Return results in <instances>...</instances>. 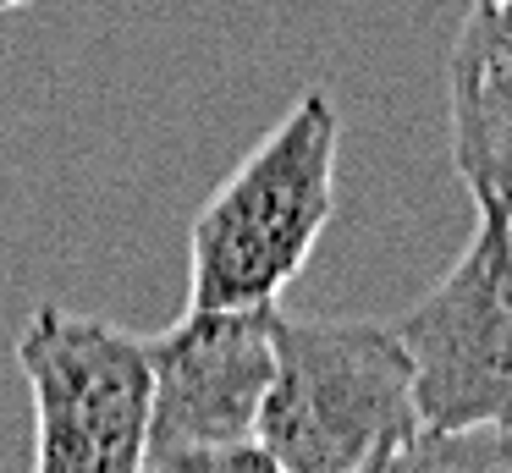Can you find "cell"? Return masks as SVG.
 I'll return each mask as SVG.
<instances>
[{
	"mask_svg": "<svg viewBox=\"0 0 512 473\" xmlns=\"http://www.w3.org/2000/svg\"><path fill=\"white\" fill-rule=\"evenodd\" d=\"M342 116L325 88L237 160L188 226V308H276L336 215Z\"/></svg>",
	"mask_w": 512,
	"mask_h": 473,
	"instance_id": "cell-1",
	"label": "cell"
},
{
	"mask_svg": "<svg viewBox=\"0 0 512 473\" xmlns=\"http://www.w3.org/2000/svg\"><path fill=\"white\" fill-rule=\"evenodd\" d=\"M452 165L474 209L512 215V0H468L446 61Z\"/></svg>",
	"mask_w": 512,
	"mask_h": 473,
	"instance_id": "cell-6",
	"label": "cell"
},
{
	"mask_svg": "<svg viewBox=\"0 0 512 473\" xmlns=\"http://www.w3.org/2000/svg\"><path fill=\"white\" fill-rule=\"evenodd\" d=\"M413 424V358L397 325L276 314V380L259 440L292 473H347Z\"/></svg>",
	"mask_w": 512,
	"mask_h": 473,
	"instance_id": "cell-2",
	"label": "cell"
},
{
	"mask_svg": "<svg viewBox=\"0 0 512 473\" xmlns=\"http://www.w3.org/2000/svg\"><path fill=\"white\" fill-rule=\"evenodd\" d=\"M12 358L34 396V473H149V336L39 303Z\"/></svg>",
	"mask_w": 512,
	"mask_h": 473,
	"instance_id": "cell-3",
	"label": "cell"
},
{
	"mask_svg": "<svg viewBox=\"0 0 512 473\" xmlns=\"http://www.w3.org/2000/svg\"><path fill=\"white\" fill-rule=\"evenodd\" d=\"M386 457H391V451H375L369 462H358V468H347V473H386Z\"/></svg>",
	"mask_w": 512,
	"mask_h": 473,
	"instance_id": "cell-9",
	"label": "cell"
},
{
	"mask_svg": "<svg viewBox=\"0 0 512 473\" xmlns=\"http://www.w3.org/2000/svg\"><path fill=\"white\" fill-rule=\"evenodd\" d=\"M276 308H188L149 336V473L193 446L259 435L276 380Z\"/></svg>",
	"mask_w": 512,
	"mask_h": 473,
	"instance_id": "cell-5",
	"label": "cell"
},
{
	"mask_svg": "<svg viewBox=\"0 0 512 473\" xmlns=\"http://www.w3.org/2000/svg\"><path fill=\"white\" fill-rule=\"evenodd\" d=\"M155 473H292L259 435L248 440H221V446H193L182 457L160 462Z\"/></svg>",
	"mask_w": 512,
	"mask_h": 473,
	"instance_id": "cell-8",
	"label": "cell"
},
{
	"mask_svg": "<svg viewBox=\"0 0 512 473\" xmlns=\"http://www.w3.org/2000/svg\"><path fill=\"white\" fill-rule=\"evenodd\" d=\"M386 473H512V424H419L391 446Z\"/></svg>",
	"mask_w": 512,
	"mask_h": 473,
	"instance_id": "cell-7",
	"label": "cell"
},
{
	"mask_svg": "<svg viewBox=\"0 0 512 473\" xmlns=\"http://www.w3.org/2000/svg\"><path fill=\"white\" fill-rule=\"evenodd\" d=\"M430 424H512V215L474 209L457 264L397 319Z\"/></svg>",
	"mask_w": 512,
	"mask_h": 473,
	"instance_id": "cell-4",
	"label": "cell"
}]
</instances>
